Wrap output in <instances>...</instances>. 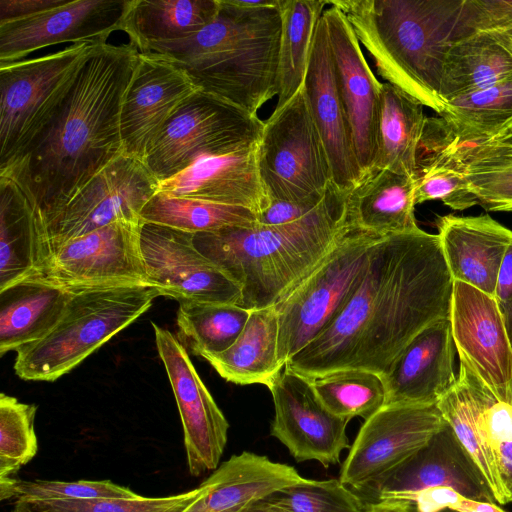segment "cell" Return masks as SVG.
Wrapping results in <instances>:
<instances>
[{
	"label": "cell",
	"mask_w": 512,
	"mask_h": 512,
	"mask_svg": "<svg viewBox=\"0 0 512 512\" xmlns=\"http://www.w3.org/2000/svg\"><path fill=\"white\" fill-rule=\"evenodd\" d=\"M304 479L297 470L243 451L232 455L201 483L182 512H244L252 504Z\"/></svg>",
	"instance_id": "4316f807"
},
{
	"label": "cell",
	"mask_w": 512,
	"mask_h": 512,
	"mask_svg": "<svg viewBox=\"0 0 512 512\" xmlns=\"http://www.w3.org/2000/svg\"><path fill=\"white\" fill-rule=\"evenodd\" d=\"M217 17L192 36L150 45L186 71L202 91L251 114L278 95L280 8H248L219 0Z\"/></svg>",
	"instance_id": "5b68a950"
},
{
	"label": "cell",
	"mask_w": 512,
	"mask_h": 512,
	"mask_svg": "<svg viewBox=\"0 0 512 512\" xmlns=\"http://www.w3.org/2000/svg\"><path fill=\"white\" fill-rule=\"evenodd\" d=\"M431 200L459 211L478 205L469 187L462 144L442 118H427L417 157L415 203Z\"/></svg>",
	"instance_id": "f1b7e54d"
},
{
	"label": "cell",
	"mask_w": 512,
	"mask_h": 512,
	"mask_svg": "<svg viewBox=\"0 0 512 512\" xmlns=\"http://www.w3.org/2000/svg\"><path fill=\"white\" fill-rule=\"evenodd\" d=\"M257 165L270 201L317 205L334 190L303 86L264 122Z\"/></svg>",
	"instance_id": "52a82bcc"
},
{
	"label": "cell",
	"mask_w": 512,
	"mask_h": 512,
	"mask_svg": "<svg viewBox=\"0 0 512 512\" xmlns=\"http://www.w3.org/2000/svg\"><path fill=\"white\" fill-rule=\"evenodd\" d=\"M508 80H512V37L471 31L458 38L446 55L440 97L446 104Z\"/></svg>",
	"instance_id": "4dcf8cb0"
},
{
	"label": "cell",
	"mask_w": 512,
	"mask_h": 512,
	"mask_svg": "<svg viewBox=\"0 0 512 512\" xmlns=\"http://www.w3.org/2000/svg\"><path fill=\"white\" fill-rule=\"evenodd\" d=\"M159 357L179 410L187 466L192 476L217 469L227 444L229 423L198 375L184 345L152 322Z\"/></svg>",
	"instance_id": "2e32d148"
},
{
	"label": "cell",
	"mask_w": 512,
	"mask_h": 512,
	"mask_svg": "<svg viewBox=\"0 0 512 512\" xmlns=\"http://www.w3.org/2000/svg\"><path fill=\"white\" fill-rule=\"evenodd\" d=\"M427 118L422 103L398 87L387 82L382 83L375 172L389 170L415 177L418 151Z\"/></svg>",
	"instance_id": "e575fe53"
},
{
	"label": "cell",
	"mask_w": 512,
	"mask_h": 512,
	"mask_svg": "<svg viewBox=\"0 0 512 512\" xmlns=\"http://www.w3.org/2000/svg\"><path fill=\"white\" fill-rule=\"evenodd\" d=\"M257 145L201 156L183 171L160 181L158 192L246 207L258 215L269 206L270 198L258 171Z\"/></svg>",
	"instance_id": "d4e9b609"
},
{
	"label": "cell",
	"mask_w": 512,
	"mask_h": 512,
	"mask_svg": "<svg viewBox=\"0 0 512 512\" xmlns=\"http://www.w3.org/2000/svg\"><path fill=\"white\" fill-rule=\"evenodd\" d=\"M263 126L257 115L199 90L168 120L144 164L160 182L201 156L226 154L257 143Z\"/></svg>",
	"instance_id": "30bf717a"
},
{
	"label": "cell",
	"mask_w": 512,
	"mask_h": 512,
	"mask_svg": "<svg viewBox=\"0 0 512 512\" xmlns=\"http://www.w3.org/2000/svg\"><path fill=\"white\" fill-rule=\"evenodd\" d=\"M321 403L334 415L350 421L367 420L385 405V387L379 374L347 369L308 378Z\"/></svg>",
	"instance_id": "60d3db41"
},
{
	"label": "cell",
	"mask_w": 512,
	"mask_h": 512,
	"mask_svg": "<svg viewBox=\"0 0 512 512\" xmlns=\"http://www.w3.org/2000/svg\"><path fill=\"white\" fill-rule=\"evenodd\" d=\"M158 189L159 181L142 161L121 154L44 220L47 257L53 248L101 227L141 221L142 209Z\"/></svg>",
	"instance_id": "7c38bea8"
},
{
	"label": "cell",
	"mask_w": 512,
	"mask_h": 512,
	"mask_svg": "<svg viewBox=\"0 0 512 512\" xmlns=\"http://www.w3.org/2000/svg\"><path fill=\"white\" fill-rule=\"evenodd\" d=\"M470 190L487 211L512 212V127L484 142L462 145Z\"/></svg>",
	"instance_id": "74e56055"
},
{
	"label": "cell",
	"mask_w": 512,
	"mask_h": 512,
	"mask_svg": "<svg viewBox=\"0 0 512 512\" xmlns=\"http://www.w3.org/2000/svg\"><path fill=\"white\" fill-rule=\"evenodd\" d=\"M96 43H75L45 56L0 63V168L49 123Z\"/></svg>",
	"instance_id": "ba28073f"
},
{
	"label": "cell",
	"mask_w": 512,
	"mask_h": 512,
	"mask_svg": "<svg viewBox=\"0 0 512 512\" xmlns=\"http://www.w3.org/2000/svg\"><path fill=\"white\" fill-rule=\"evenodd\" d=\"M439 116L462 145L492 139L512 127V80L453 99Z\"/></svg>",
	"instance_id": "8d00e7d4"
},
{
	"label": "cell",
	"mask_w": 512,
	"mask_h": 512,
	"mask_svg": "<svg viewBox=\"0 0 512 512\" xmlns=\"http://www.w3.org/2000/svg\"><path fill=\"white\" fill-rule=\"evenodd\" d=\"M344 205L350 227L380 237L419 228L415 218V177L378 170L346 196Z\"/></svg>",
	"instance_id": "f546056e"
},
{
	"label": "cell",
	"mask_w": 512,
	"mask_h": 512,
	"mask_svg": "<svg viewBox=\"0 0 512 512\" xmlns=\"http://www.w3.org/2000/svg\"><path fill=\"white\" fill-rule=\"evenodd\" d=\"M495 299L503 317L512 313V243L507 248L499 269Z\"/></svg>",
	"instance_id": "681fc988"
},
{
	"label": "cell",
	"mask_w": 512,
	"mask_h": 512,
	"mask_svg": "<svg viewBox=\"0 0 512 512\" xmlns=\"http://www.w3.org/2000/svg\"><path fill=\"white\" fill-rule=\"evenodd\" d=\"M46 257L40 206L27 187L0 174V290L33 277Z\"/></svg>",
	"instance_id": "83f0119b"
},
{
	"label": "cell",
	"mask_w": 512,
	"mask_h": 512,
	"mask_svg": "<svg viewBox=\"0 0 512 512\" xmlns=\"http://www.w3.org/2000/svg\"><path fill=\"white\" fill-rule=\"evenodd\" d=\"M251 310L236 304L182 301L177 311L178 339L206 359L231 347Z\"/></svg>",
	"instance_id": "ab89813d"
},
{
	"label": "cell",
	"mask_w": 512,
	"mask_h": 512,
	"mask_svg": "<svg viewBox=\"0 0 512 512\" xmlns=\"http://www.w3.org/2000/svg\"><path fill=\"white\" fill-rule=\"evenodd\" d=\"M278 315L274 306L251 310L234 344L206 358L226 381L269 386L284 367L278 358Z\"/></svg>",
	"instance_id": "d6a6232c"
},
{
	"label": "cell",
	"mask_w": 512,
	"mask_h": 512,
	"mask_svg": "<svg viewBox=\"0 0 512 512\" xmlns=\"http://www.w3.org/2000/svg\"><path fill=\"white\" fill-rule=\"evenodd\" d=\"M65 2L66 0H0V22L26 18Z\"/></svg>",
	"instance_id": "c3c4849f"
},
{
	"label": "cell",
	"mask_w": 512,
	"mask_h": 512,
	"mask_svg": "<svg viewBox=\"0 0 512 512\" xmlns=\"http://www.w3.org/2000/svg\"><path fill=\"white\" fill-rule=\"evenodd\" d=\"M344 201L332 190L315 211L297 221L196 233L193 241L240 285L238 306L272 307L324 261L349 229Z\"/></svg>",
	"instance_id": "3957f363"
},
{
	"label": "cell",
	"mask_w": 512,
	"mask_h": 512,
	"mask_svg": "<svg viewBox=\"0 0 512 512\" xmlns=\"http://www.w3.org/2000/svg\"><path fill=\"white\" fill-rule=\"evenodd\" d=\"M504 321H505L507 333H508V336H509V339H510V342L512 345V313L507 316H504Z\"/></svg>",
	"instance_id": "f5cc1de1"
},
{
	"label": "cell",
	"mask_w": 512,
	"mask_h": 512,
	"mask_svg": "<svg viewBox=\"0 0 512 512\" xmlns=\"http://www.w3.org/2000/svg\"><path fill=\"white\" fill-rule=\"evenodd\" d=\"M73 287L29 278L0 290V355L43 338L61 318Z\"/></svg>",
	"instance_id": "1f68e13d"
},
{
	"label": "cell",
	"mask_w": 512,
	"mask_h": 512,
	"mask_svg": "<svg viewBox=\"0 0 512 512\" xmlns=\"http://www.w3.org/2000/svg\"><path fill=\"white\" fill-rule=\"evenodd\" d=\"M257 213L234 205L173 197L157 192L144 206L143 222L179 229L192 234L214 232L228 227H253Z\"/></svg>",
	"instance_id": "f35d334b"
},
{
	"label": "cell",
	"mask_w": 512,
	"mask_h": 512,
	"mask_svg": "<svg viewBox=\"0 0 512 512\" xmlns=\"http://www.w3.org/2000/svg\"><path fill=\"white\" fill-rule=\"evenodd\" d=\"M453 283L437 234L378 238L344 306L284 369L307 379L347 369L385 374L422 330L449 319Z\"/></svg>",
	"instance_id": "6da1fadb"
},
{
	"label": "cell",
	"mask_w": 512,
	"mask_h": 512,
	"mask_svg": "<svg viewBox=\"0 0 512 512\" xmlns=\"http://www.w3.org/2000/svg\"><path fill=\"white\" fill-rule=\"evenodd\" d=\"M380 238L349 226L324 261L274 307L278 358L284 366L329 324L359 284L369 250Z\"/></svg>",
	"instance_id": "9c48e42d"
},
{
	"label": "cell",
	"mask_w": 512,
	"mask_h": 512,
	"mask_svg": "<svg viewBox=\"0 0 512 512\" xmlns=\"http://www.w3.org/2000/svg\"><path fill=\"white\" fill-rule=\"evenodd\" d=\"M129 0H66L38 14L0 22V63L64 42H106L121 30Z\"/></svg>",
	"instance_id": "44dd1931"
},
{
	"label": "cell",
	"mask_w": 512,
	"mask_h": 512,
	"mask_svg": "<svg viewBox=\"0 0 512 512\" xmlns=\"http://www.w3.org/2000/svg\"><path fill=\"white\" fill-rule=\"evenodd\" d=\"M445 487L496 503L476 464L445 421L433 437L383 477L360 490L376 501H405L419 491Z\"/></svg>",
	"instance_id": "7402d4cb"
},
{
	"label": "cell",
	"mask_w": 512,
	"mask_h": 512,
	"mask_svg": "<svg viewBox=\"0 0 512 512\" xmlns=\"http://www.w3.org/2000/svg\"><path fill=\"white\" fill-rule=\"evenodd\" d=\"M138 55L130 44L97 42L49 123L0 168L28 188L44 220L123 154L121 104Z\"/></svg>",
	"instance_id": "7a4b0ae2"
},
{
	"label": "cell",
	"mask_w": 512,
	"mask_h": 512,
	"mask_svg": "<svg viewBox=\"0 0 512 512\" xmlns=\"http://www.w3.org/2000/svg\"><path fill=\"white\" fill-rule=\"evenodd\" d=\"M444 424L437 404L383 406L361 426L339 480L362 490L425 445Z\"/></svg>",
	"instance_id": "9a60e30c"
},
{
	"label": "cell",
	"mask_w": 512,
	"mask_h": 512,
	"mask_svg": "<svg viewBox=\"0 0 512 512\" xmlns=\"http://www.w3.org/2000/svg\"><path fill=\"white\" fill-rule=\"evenodd\" d=\"M194 234L143 222L140 245L149 282L179 302L236 304L241 287L195 246Z\"/></svg>",
	"instance_id": "5bb4252c"
},
{
	"label": "cell",
	"mask_w": 512,
	"mask_h": 512,
	"mask_svg": "<svg viewBox=\"0 0 512 512\" xmlns=\"http://www.w3.org/2000/svg\"><path fill=\"white\" fill-rule=\"evenodd\" d=\"M12 512H28L26 511L25 509H23L22 507H20L19 505L15 504Z\"/></svg>",
	"instance_id": "db71d44e"
},
{
	"label": "cell",
	"mask_w": 512,
	"mask_h": 512,
	"mask_svg": "<svg viewBox=\"0 0 512 512\" xmlns=\"http://www.w3.org/2000/svg\"><path fill=\"white\" fill-rule=\"evenodd\" d=\"M365 512H415L412 505L405 501L384 500L367 505Z\"/></svg>",
	"instance_id": "f907efd6"
},
{
	"label": "cell",
	"mask_w": 512,
	"mask_h": 512,
	"mask_svg": "<svg viewBox=\"0 0 512 512\" xmlns=\"http://www.w3.org/2000/svg\"><path fill=\"white\" fill-rule=\"evenodd\" d=\"M158 288L147 284L73 287L66 308L43 338L16 351L24 380L55 381L148 311Z\"/></svg>",
	"instance_id": "8992f818"
},
{
	"label": "cell",
	"mask_w": 512,
	"mask_h": 512,
	"mask_svg": "<svg viewBox=\"0 0 512 512\" xmlns=\"http://www.w3.org/2000/svg\"><path fill=\"white\" fill-rule=\"evenodd\" d=\"M13 495L17 500L135 499L141 496L109 480H17Z\"/></svg>",
	"instance_id": "f6af8a7d"
},
{
	"label": "cell",
	"mask_w": 512,
	"mask_h": 512,
	"mask_svg": "<svg viewBox=\"0 0 512 512\" xmlns=\"http://www.w3.org/2000/svg\"><path fill=\"white\" fill-rule=\"evenodd\" d=\"M459 361L502 401L512 400V345L496 299L454 281L450 317Z\"/></svg>",
	"instance_id": "e0dca14e"
},
{
	"label": "cell",
	"mask_w": 512,
	"mask_h": 512,
	"mask_svg": "<svg viewBox=\"0 0 512 512\" xmlns=\"http://www.w3.org/2000/svg\"><path fill=\"white\" fill-rule=\"evenodd\" d=\"M463 23L469 31L501 32L512 37V0H464Z\"/></svg>",
	"instance_id": "7dc6e473"
},
{
	"label": "cell",
	"mask_w": 512,
	"mask_h": 512,
	"mask_svg": "<svg viewBox=\"0 0 512 512\" xmlns=\"http://www.w3.org/2000/svg\"><path fill=\"white\" fill-rule=\"evenodd\" d=\"M199 90L173 62L153 53H139L121 104L123 153L144 163L168 120Z\"/></svg>",
	"instance_id": "ffe728a7"
},
{
	"label": "cell",
	"mask_w": 512,
	"mask_h": 512,
	"mask_svg": "<svg viewBox=\"0 0 512 512\" xmlns=\"http://www.w3.org/2000/svg\"><path fill=\"white\" fill-rule=\"evenodd\" d=\"M142 221H118L53 248L33 277L62 287L147 284ZM29 279V278H28Z\"/></svg>",
	"instance_id": "4fadbf2b"
},
{
	"label": "cell",
	"mask_w": 512,
	"mask_h": 512,
	"mask_svg": "<svg viewBox=\"0 0 512 512\" xmlns=\"http://www.w3.org/2000/svg\"><path fill=\"white\" fill-rule=\"evenodd\" d=\"M415 512H509L497 503L469 498L445 487L429 488L406 498Z\"/></svg>",
	"instance_id": "bcb514c9"
},
{
	"label": "cell",
	"mask_w": 512,
	"mask_h": 512,
	"mask_svg": "<svg viewBox=\"0 0 512 512\" xmlns=\"http://www.w3.org/2000/svg\"><path fill=\"white\" fill-rule=\"evenodd\" d=\"M219 0H129L122 31L143 53L150 45L194 35L218 15Z\"/></svg>",
	"instance_id": "836d02e7"
},
{
	"label": "cell",
	"mask_w": 512,
	"mask_h": 512,
	"mask_svg": "<svg viewBox=\"0 0 512 512\" xmlns=\"http://www.w3.org/2000/svg\"><path fill=\"white\" fill-rule=\"evenodd\" d=\"M456 347L449 319L422 330L381 375L385 405H434L456 384Z\"/></svg>",
	"instance_id": "cb8c5ba5"
},
{
	"label": "cell",
	"mask_w": 512,
	"mask_h": 512,
	"mask_svg": "<svg viewBox=\"0 0 512 512\" xmlns=\"http://www.w3.org/2000/svg\"><path fill=\"white\" fill-rule=\"evenodd\" d=\"M244 512H283L278 507L262 499L251 506H249Z\"/></svg>",
	"instance_id": "816d5d0a"
},
{
	"label": "cell",
	"mask_w": 512,
	"mask_h": 512,
	"mask_svg": "<svg viewBox=\"0 0 512 512\" xmlns=\"http://www.w3.org/2000/svg\"><path fill=\"white\" fill-rule=\"evenodd\" d=\"M328 1L283 0L278 63V100L283 106L303 86L318 22Z\"/></svg>",
	"instance_id": "d590c367"
},
{
	"label": "cell",
	"mask_w": 512,
	"mask_h": 512,
	"mask_svg": "<svg viewBox=\"0 0 512 512\" xmlns=\"http://www.w3.org/2000/svg\"><path fill=\"white\" fill-rule=\"evenodd\" d=\"M437 230L453 280L495 298L498 273L512 243V230L488 214L442 216L437 220Z\"/></svg>",
	"instance_id": "484cf974"
},
{
	"label": "cell",
	"mask_w": 512,
	"mask_h": 512,
	"mask_svg": "<svg viewBox=\"0 0 512 512\" xmlns=\"http://www.w3.org/2000/svg\"><path fill=\"white\" fill-rule=\"evenodd\" d=\"M37 406L0 395V481L15 479L19 469L38 451L34 428Z\"/></svg>",
	"instance_id": "b9f144b4"
},
{
	"label": "cell",
	"mask_w": 512,
	"mask_h": 512,
	"mask_svg": "<svg viewBox=\"0 0 512 512\" xmlns=\"http://www.w3.org/2000/svg\"><path fill=\"white\" fill-rule=\"evenodd\" d=\"M496 503H512V400L502 401L459 363L455 386L437 403Z\"/></svg>",
	"instance_id": "8fae6325"
},
{
	"label": "cell",
	"mask_w": 512,
	"mask_h": 512,
	"mask_svg": "<svg viewBox=\"0 0 512 512\" xmlns=\"http://www.w3.org/2000/svg\"><path fill=\"white\" fill-rule=\"evenodd\" d=\"M200 487L163 497L135 499L93 498L77 500H16L28 512H182L199 494Z\"/></svg>",
	"instance_id": "ee69618b"
},
{
	"label": "cell",
	"mask_w": 512,
	"mask_h": 512,
	"mask_svg": "<svg viewBox=\"0 0 512 512\" xmlns=\"http://www.w3.org/2000/svg\"><path fill=\"white\" fill-rule=\"evenodd\" d=\"M283 512H365L363 499L339 479L313 480L283 488L264 498Z\"/></svg>",
	"instance_id": "7bdbcfd3"
},
{
	"label": "cell",
	"mask_w": 512,
	"mask_h": 512,
	"mask_svg": "<svg viewBox=\"0 0 512 512\" xmlns=\"http://www.w3.org/2000/svg\"><path fill=\"white\" fill-rule=\"evenodd\" d=\"M350 23L378 74L440 114L443 67L451 45L469 31L464 0H330Z\"/></svg>",
	"instance_id": "277c9868"
},
{
	"label": "cell",
	"mask_w": 512,
	"mask_h": 512,
	"mask_svg": "<svg viewBox=\"0 0 512 512\" xmlns=\"http://www.w3.org/2000/svg\"><path fill=\"white\" fill-rule=\"evenodd\" d=\"M274 417L270 434L297 462L315 460L328 467L349 448L348 420L331 413L317 397L309 380L284 369L268 386Z\"/></svg>",
	"instance_id": "d6986e66"
},
{
	"label": "cell",
	"mask_w": 512,
	"mask_h": 512,
	"mask_svg": "<svg viewBox=\"0 0 512 512\" xmlns=\"http://www.w3.org/2000/svg\"><path fill=\"white\" fill-rule=\"evenodd\" d=\"M323 15V14H322ZM331 169L334 191L345 198L363 179L340 97L325 20L321 16L303 83Z\"/></svg>",
	"instance_id": "603a6c76"
},
{
	"label": "cell",
	"mask_w": 512,
	"mask_h": 512,
	"mask_svg": "<svg viewBox=\"0 0 512 512\" xmlns=\"http://www.w3.org/2000/svg\"><path fill=\"white\" fill-rule=\"evenodd\" d=\"M444 512H453V511H444Z\"/></svg>",
	"instance_id": "11a10c76"
},
{
	"label": "cell",
	"mask_w": 512,
	"mask_h": 512,
	"mask_svg": "<svg viewBox=\"0 0 512 512\" xmlns=\"http://www.w3.org/2000/svg\"><path fill=\"white\" fill-rule=\"evenodd\" d=\"M328 5L322 16L327 27L338 90L365 179L375 173L382 83L371 71L345 15L337 7Z\"/></svg>",
	"instance_id": "ac0fdd59"
}]
</instances>
